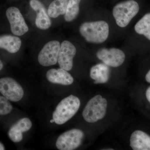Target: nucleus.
Here are the masks:
<instances>
[{"label": "nucleus", "mask_w": 150, "mask_h": 150, "mask_svg": "<svg viewBox=\"0 0 150 150\" xmlns=\"http://www.w3.org/2000/svg\"><path fill=\"white\" fill-rule=\"evenodd\" d=\"M107 100L98 95L89 100L83 112V117L88 123H94L103 119L105 115Z\"/></svg>", "instance_id": "7ed1b4c3"}, {"label": "nucleus", "mask_w": 150, "mask_h": 150, "mask_svg": "<svg viewBox=\"0 0 150 150\" xmlns=\"http://www.w3.org/2000/svg\"><path fill=\"white\" fill-rule=\"evenodd\" d=\"M130 142L133 150H150V136L144 131H134L131 134Z\"/></svg>", "instance_id": "4468645a"}, {"label": "nucleus", "mask_w": 150, "mask_h": 150, "mask_svg": "<svg viewBox=\"0 0 150 150\" xmlns=\"http://www.w3.org/2000/svg\"><path fill=\"white\" fill-rule=\"evenodd\" d=\"M5 150V148L4 146L0 142V150Z\"/></svg>", "instance_id": "5701e85b"}, {"label": "nucleus", "mask_w": 150, "mask_h": 150, "mask_svg": "<svg viewBox=\"0 0 150 150\" xmlns=\"http://www.w3.org/2000/svg\"><path fill=\"white\" fill-rule=\"evenodd\" d=\"M146 96L147 99L150 103V86L148 88L146 91Z\"/></svg>", "instance_id": "412c9836"}, {"label": "nucleus", "mask_w": 150, "mask_h": 150, "mask_svg": "<svg viewBox=\"0 0 150 150\" xmlns=\"http://www.w3.org/2000/svg\"><path fill=\"white\" fill-rule=\"evenodd\" d=\"M84 134L80 129H73L60 135L56 142V146L60 150H73L82 143Z\"/></svg>", "instance_id": "39448f33"}, {"label": "nucleus", "mask_w": 150, "mask_h": 150, "mask_svg": "<svg viewBox=\"0 0 150 150\" xmlns=\"http://www.w3.org/2000/svg\"><path fill=\"white\" fill-rule=\"evenodd\" d=\"M46 76L48 80L53 83L67 86L72 84L74 81V78L71 75L62 68L48 70Z\"/></svg>", "instance_id": "ddd939ff"}, {"label": "nucleus", "mask_w": 150, "mask_h": 150, "mask_svg": "<svg viewBox=\"0 0 150 150\" xmlns=\"http://www.w3.org/2000/svg\"><path fill=\"white\" fill-rule=\"evenodd\" d=\"M54 119H53L52 120H51V123H54Z\"/></svg>", "instance_id": "393cba45"}, {"label": "nucleus", "mask_w": 150, "mask_h": 150, "mask_svg": "<svg viewBox=\"0 0 150 150\" xmlns=\"http://www.w3.org/2000/svg\"><path fill=\"white\" fill-rule=\"evenodd\" d=\"M0 93L9 100L13 102L20 101L23 97V89L12 78H2L0 79Z\"/></svg>", "instance_id": "423d86ee"}, {"label": "nucleus", "mask_w": 150, "mask_h": 150, "mask_svg": "<svg viewBox=\"0 0 150 150\" xmlns=\"http://www.w3.org/2000/svg\"><path fill=\"white\" fill-rule=\"evenodd\" d=\"M76 52V47L72 43L68 40L63 41L61 44L58 59L60 68L67 71L71 70Z\"/></svg>", "instance_id": "9d476101"}, {"label": "nucleus", "mask_w": 150, "mask_h": 150, "mask_svg": "<svg viewBox=\"0 0 150 150\" xmlns=\"http://www.w3.org/2000/svg\"><path fill=\"white\" fill-rule=\"evenodd\" d=\"M68 1L69 0H54L48 7V16L56 18L60 15L65 14Z\"/></svg>", "instance_id": "f3484780"}, {"label": "nucleus", "mask_w": 150, "mask_h": 150, "mask_svg": "<svg viewBox=\"0 0 150 150\" xmlns=\"http://www.w3.org/2000/svg\"><path fill=\"white\" fill-rule=\"evenodd\" d=\"M79 99L73 95L65 98L57 105L53 114L54 122L62 125L71 119L80 107Z\"/></svg>", "instance_id": "f03ea898"}, {"label": "nucleus", "mask_w": 150, "mask_h": 150, "mask_svg": "<svg viewBox=\"0 0 150 150\" xmlns=\"http://www.w3.org/2000/svg\"><path fill=\"white\" fill-rule=\"evenodd\" d=\"M109 66L104 64H99L93 66L90 70V77L95 80L94 84L107 83L110 76Z\"/></svg>", "instance_id": "2eb2a0df"}, {"label": "nucleus", "mask_w": 150, "mask_h": 150, "mask_svg": "<svg viewBox=\"0 0 150 150\" xmlns=\"http://www.w3.org/2000/svg\"><path fill=\"white\" fill-rule=\"evenodd\" d=\"M146 80L147 82L150 83V70L146 75Z\"/></svg>", "instance_id": "4be33fe9"}, {"label": "nucleus", "mask_w": 150, "mask_h": 150, "mask_svg": "<svg viewBox=\"0 0 150 150\" xmlns=\"http://www.w3.org/2000/svg\"><path fill=\"white\" fill-rule=\"evenodd\" d=\"M6 16L10 24L11 32L13 34L21 36L28 31V26L17 8H9L6 11Z\"/></svg>", "instance_id": "6e6552de"}, {"label": "nucleus", "mask_w": 150, "mask_h": 150, "mask_svg": "<svg viewBox=\"0 0 150 150\" xmlns=\"http://www.w3.org/2000/svg\"><path fill=\"white\" fill-rule=\"evenodd\" d=\"M61 44L57 40H52L46 43L38 54V61L43 67H49L56 64Z\"/></svg>", "instance_id": "0eeeda50"}, {"label": "nucleus", "mask_w": 150, "mask_h": 150, "mask_svg": "<svg viewBox=\"0 0 150 150\" xmlns=\"http://www.w3.org/2000/svg\"><path fill=\"white\" fill-rule=\"evenodd\" d=\"M32 126V122L29 118H24L20 119L9 130V138L14 143L21 142L23 138V133L29 131Z\"/></svg>", "instance_id": "f8f14e48"}, {"label": "nucleus", "mask_w": 150, "mask_h": 150, "mask_svg": "<svg viewBox=\"0 0 150 150\" xmlns=\"http://www.w3.org/2000/svg\"><path fill=\"white\" fill-rule=\"evenodd\" d=\"M80 33L87 42L102 43L109 35V26L104 21L85 22L81 25Z\"/></svg>", "instance_id": "f257e3e1"}, {"label": "nucleus", "mask_w": 150, "mask_h": 150, "mask_svg": "<svg viewBox=\"0 0 150 150\" xmlns=\"http://www.w3.org/2000/svg\"><path fill=\"white\" fill-rule=\"evenodd\" d=\"M139 10L138 3L134 0H129L115 5L112 10V14L118 26L124 28L128 25Z\"/></svg>", "instance_id": "20e7f679"}, {"label": "nucleus", "mask_w": 150, "mask_h": 150, "mask_svg": "<svg viewBox=\"0 0 150 150\" xmlns=\"http://www.w3.org/2000/svg\"><path fill=\"white\" fill-rule=\"evenodd\" d=\"M3 67H4V65H3L2 62L0 60V71L2 69Z\"/></svg>", "instance_id": "b1692460"}, {"label": "nucleus", "mask_w": 150, "mask_h": 150, "mask_svg": "<svg viewBox=\"0 0 150 150\" xmlns=\"http://www.w3.org/2000/svg\"><path fill=\"white\" fill-rule=\"evenodd\" d=\"M30 4L37 13L35 23L38 28L41 30L49 28L51 24V19L43 4L38 0H30Z\"/></svg>", "instance_id": "9b49d317"}, {"label": "nucleus", "mask_w": 150, "mask_h": 150, "mask_svg": "<svg viewBox=\"0 0 150 150\" xmlns=\"http://www.w3.org/2000/svg\"><path fill=\"white\" fill-rule=\"evenodd\" d=\"M97 57L105 64L109 67H118L123 64L125 60V54L118 48H102L97 52Z\"/></svg>", "instance_id": "1a4fd4ad"}, {"label": "nucleus", "mask_w": 150, "mask_h": 150, "mask_svg": "<svg viewBox=\"0 0 150 150\" xmlns=\"http://www.w3.org/2000/svg\"><path fill=\"white\" fill-rule=\"evenodd\" d=\"M135 30L137 33L144 35L150 40V13L146 14L137 23Z\"/></svg>", "instance_id": "a211bd4d"}, {"label": "nucleus", "mask_w": 150, "mask_h": 150, "mask_svg": "<svg viewBox=\"0 0 150 150\" xmlns=\"http://www.w3.org/2000/svg\"><path fill=\"white\" fill-rule=\"evenodd\" d=\"M13 110V106L8 99L0 95V115H7Z\"/></svg>", "instance_id": "aec40b11"}, {"label": "nucleus", "mask_w": 150, "mask_h": 150, "mask_svg": "<svg viewBox=\"0 0 150 150\" xmlns=\"http://www.w3.org/2000/svg\"><path fill=\"white\" fill-rule=\"evenodd\" d=\"M21 40L19 38L13 35H5L0 36V48L14 54L20 49Z\"/></svg>", "instance_id": "dca6fc26"}, {"label": "nucleus", "mask_w": 150, "mask_h": 150, "mask_svg": "<svg viewBox=\"0 0 150 150\" xmlns=\"http://www.w3.org/2000/svg\"><path fill=\"white\" fill-rule=\"evenodd\" d=\"M81 1V0H69L64 16L66 21H72L78 16Z\"/></svg>", "instance_id": "6ab92c4d"}]
</instances>
